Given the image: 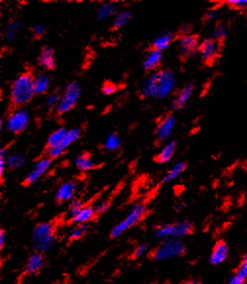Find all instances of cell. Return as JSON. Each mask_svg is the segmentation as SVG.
<instances>
[{
  "label": "cell",
  "instance_id": "obj_1",
  "mask_svg": "<svg viewBox=\"0 0 247 284\" xmlns=\"http://www.w3.org/2000/svg\"><path fill=\"white\" fill-rule=\"evenodd\" d=\"M176 77L170 69L158 70L149 75L141 87V97L143 99L163 100L175 91Z\"/></svg>",
  "mask_w": 247,
  "mask_h": 284
},
{
  "label": "cell",
  "instance_id": "obj_2",
  "mask_svg": "<svg viewBox=\"0 0 247 284\" xmlns=\"http://www.w3.org/2000/svg\"><path fill=\"white\" fill-rule=\"evenodd\" d=\"M35 95V77L31 73L19 75L11 85L10 100L16 107L27 105Z\"/></svg>",
  "mask_w": 247,
  "mask_h": 284
},
{
  "label": "cell",
  "instance_id": "obj_3",
  "mask_svg": "<svg viewBox=\"0 0 247 284\" xmlns=\"http://www.w3.org/2000/svg\"><path fill=\"white\" fill-rule=\"evenodd\" d=\"M192 231V224L187 220H182L176 223L157 225L153 230V234L157 240L162 242L170 239H181L182 237L189 235Z\"/></svg>",
  "mask_w": 247,
  "mask_h": 284
},
{
  "label": "cell",
  "instance_id": "obj_4",
  "mask_svg": "<svg viewBox=\"0 0 247 284\" xmlns=\"http://www.w3.org/2000/svg\"><path fill=\"white\" fill-rule=\"evenodd\" d=\"M32 241L36 252L43 254L51 251L55 244L54 226L50 222L38 223L33 231Z\"/></svg>",
  "mask_w": 247,
  "mask_h": 284
},
{
  "label": "cell",
  "instance_id": "obj_5",
  "mask_svg": "<svg viewBox=\"0 0 247 284\" xmlns=\"http://www.w3.org/2000/svg\"><path fill=\"white\" fill-rule=\"evenodd\" d=\"M146 207L144 204H137L135 205L131 211L128 213L127 216L122 219L120 222H118L110 232V235L112 238H117L121 236L123 233H125L127 230H129L131 227L137 225L141 219L146 214Z\"/></svg>",
  "mask_w": 247,
  "mask_h": 284
},
{
  "label": "cell",
  "instance_id": "obj_6",
  "mask_svg": "<svg viewBox=\"0 0 247 284\" xmlns=\"http://www.w3.org/2000/svg\"><path fill=\"white\" fill-rule=\"evenodd\" d=\"M185 244L181 239H170L162 241L152 252V258L155 261H167L175 259L184 254Z\"/></svg>",
  "mask_w": 247,
  "mask_h": 284
},
{
  "label": "cell",
  "instance_id": "obj_7",
  "mask_svg": "<svg viewBox=\"0 0 247 284\" xmlns=\"http://www.w3.org/2000/svg\"><path fill=\"white\" fill-rule=\"evenodd\" d=\"M30 113L23 107H18L13 110L5 120L6 129L13 134L22 133L29 125Z\"/></svg>",
  "mask_w": 247,
  "mask_h": 284
},
{
  "label": "cell",
  "instance_id": "obj_8",
  "mask_svg": "<svg viewBox=\"0 0 247 284\" xmlns=\"http://www.w3.org/2000/svg\"><path fill=\"white\" fill-rule=\"evenodd\" d=\"M82 95L81 86L77 82L70 83L64 93L62 94L60 103L56 107V110L59 114H65L71 111L77 105L80 97Z\"/></svg>",
  "mask_w": 247,
  "mask_h": 284
},
{
  "label": "cell",
  "instance_id": "obj_9",
  "mask_svg": "<svg viewBox=\"0 0 247 284\" xmlns=\"http://www.w3.org/2000/svg\"><path fill=\"white\" fill-rule=\"evenodd\" d=\"M221 51V41L215 40L211 37L200 41L198 53L205 62H213Z\"/></svg>",
  "mask_w": 247,
  "mask_h": 284
},
{
  "label": "cell",
  "instance_id": "obj_10",
  "mask_svg": "<svg viewBox=\"0 0 247 284\" xmlns=\"http://www.w3.org/2000/svg\"><path fill=\"white\" fill-rule=\"evenodd\" d=\"M200 41L199 38L194 35H186L179 37L178 50L182 58H189L198 51Z\"/></svg>",
  "mask_w": 247,
  "mask_h": 284
},
{
  "label": "cell",
  "instance_id": "obj_11",
  "mask_svg": "<svg viewBox=\"0 0 247 284\" xmlns=\"http://www.w3.org/2000/svg\"><path fill=\"white\" fill-rule=\"evenodd\" d=\"M176 125V117L173 113L167 114L157 125L156 128V139L158 142L167 141Z\"/></svg>",
  "mask_w": 247,
  "mask_h": 284
},
{
  "label": "cell",
  "instance_id": "obj_12",
  "mask_svg": "<svg viewBox=\"0 0 247 284\" xmlns=\"http://www.w3.org/2000/svg\"><path fill=\"white\" fill-rule=\"evenodd\" d=\"M51 161H52V159H50L47 156L40 158L35 163V167L33 168V170H31L29 172V174L27 175V177L25 179V184L26 185L35 184V182L50 168Z\"/></svg>",
  "mask_w": 247,
  "mask_h": 284
},
{
  "label": "cell",
  "instance_id": "obj_13",
  "mask_svg": "<svg viewBox=\"0 0 247 284\" xmlns=\"http://www.w3.org/2000/svg\"><path fill=\"white\" fill-rule=\"evenodd\" d=\"M194 92V85L191 82H188L186 84H184L177 92L176 93V96L174 98L172 107L176 110L181 109L185 107V105L187 104V102L189 101V99L191 98L192 94Z\"/></svg>",
  "mask_w": 247,
  "mask_h": 284
},
{
  "label": "cell",
  "instance_id": "obj_14",
  "mask_svg": "<svg viewBox=\"0 0 247 284\" xmlns=\"http://www.w3.org/2000/svg\"><path fill=\"white\" fill-rule=\"evenodd\" d=\"M38 65L44 70H53L56 67L54 50L50 46H43L38 55Z\"/></svg>",
  "mask_w": 247,
  "mask_h": 284
},
{
  "label": "cell",
  "instance_id": "obj_15",
  "mask_svg": "<svg viewBox=\"0 0 247 284\" xmlns=\"http://www.w3.org/2000/svg\"><path fill=\"white\" fill-rule=\"evenodd\" d=\"M229 253H230V249H229L228 244L224 241H219L212 250L209 261L214 266L221 265L222 263L226 261V259L229 256Z\"/></svg>",
  "mask_w": 247,
  "mask_h": 284
},
{
  "label": "cell",
  "instance_id": "obj_16",
  "mask_svg": "<svg viewBox=\"0 0 247 284\" xmlns=\"http://www.w3.org/2000/svg\"><path fill=\"white\" fill-rule=\"evenodd\" d=\"M162 51L151 48L147 54L145 55L143 62H142V68L145 71H153L156 68H158V66L160 65L161 61H162Z\"/></svg>",
  "mask_w": 247,
  "mask_h": 284
},
{
  "label": "cell",
  "instance_id": "obj_17",
  "mask_svg": "<svg viewBox=\"0 0 247 284\" xmlns=\"http://www.w3.org/2000/svg\"><path fill=\"white\" fill-rule=\"evenodd\" d=\"M77 191V183L74 181H68L61 184L55 193V199L59 202L71 201Z\"/></svg>",
  "mask_w": 247,
  "mask_h": 284
},
{
  "label": "cell",
  "instance_id": "obj_18",
  "mask_svg": "<svg viewBox=\"0 0 247 284\" xmlns=\"http://www.w3.org/2000/svg\"><path fill=\"white\" fill-rule=\"evenodd\" d=\"M43 265H44V258L42 254L36 252L29 257L25 266V272L30 275L35 274L42 269Z\"/></svg>",
  "mask_w": 247,
  "mask_h": 284
},
{
  "label": "cell",
  "instance_id": "obj_19",
  "mask_svg": "<svg viewBox=\"0 0 247 284\" xmlns=\"http://www.w3.org/2000/svg\"><path fill=\"white\" fill-rule=\"evenodd\" d=\"M96 214V212L92 206H84L79 213L71 217V220L76 224H86L90 221Z\"/></svg>",
  "mask_w": 247,
  "mask_h": 284
},
{
  "label": "cell",
  "instance_id": "obj_20",
  "mask_svg": "<svg viewBox=\"0 0 247 284\" xmlns=\"http://www.w3.org/2000/svg\"><path fill=\"white\" fill-rule=\"evenodd\" d=\"M118 13V4L116 2L110 1L105 2L98 8L96 12V19L98 21H103L107 18L113 17Z\"/></svg>",
  "mask_w": 247,
  "mask_h": 284
},
{
  "label": "cell",
  "instance_id": "obj_21",
  "mask_svg": "<svg viewBox=\"0 0 247 284\" xmlns=\"http://www.w3.org/2000/svg\"><path fill=\"white\" fill-rule=\"evenodd\" d=\"M174 37L175 36L172 32H169V31L163 32L162 34H160L159 36H157L154 38V40L152 42V48L163 51L169 47V45L171 44Z\"/></svg>",
  "mask_w": 247,
  "mask_h": 284
},
{
  "label": "cell",
  "instance_id": "obj_22",
  "mask_svg": "<svg viewBox=\"0 0 247 284\" xmlns=\"http://www.w3.org/2000/svg\"><path fill=\"white\" fill-rule=\"evenodd\" d=\"M176 148V141H171V142H167L162 149L160 150V152L157 154L156 156V160L159 163H166L169 162L172 157L175 154Z\"/></svg>",
  "mask_w": 247,
  "mask_h": 284
},
{
  "label": "cell",
  "instance_id": "obj_23",
  "mask_svg": "<svg viewBox=\"0 0 247 284\" xmlns=\"http://www.w3.org/2000/svg\"><path fill=\"white\" fill-rule=\"evenodd\" d=\"M75 165L81 171H88L95 167L94 161L86 152H82L76 156Z\"/></svg>",
  "mask_w": 247,
  "mask_h": 284
},
{
  "label": "cell",
  "instance_id": "obj_24",
  "mask_svg": "<svg viewBox=\"0 0 247 284\" xmlns=\"http://www.w3.org/2000/svg\"><path fill=\"white\" fill-rule=\"evenodd\" d=\"M133 13L130 10H122L119 11L114 17L112 22V28L117 30L125 27L132 19Z\"/></svg>",
  "mask_w": 247,
  "mask_h": 284
},
{
  "label": "cell",
  "instance_id": "obj_25",
  "mask_svg": "<svg viewBox=\"0 0 247 284\" xmlns=\"http://www.w3.org/2000/svg\"><path fill=\"white\" fill-rule=\"evenodd\" d=\"M185 167H186V164L184 162H181V161H178V162H176L173 164V166L167 171V173L165 174V176L162 179V183H169L173 180H175L177 177H179L183 171L185 170Z\"/></svg>",
  "mask_w": 247,
  "mask_h": 284
},
{
  "label": "cell",
  "instance_id": "obj_26",
  "mask_svg": "<svg viewBox=\"0 0 247 284\" xmlns=\"http://www.w3.org/2000/svg\"><path fill=\"white\" fill-rule=\"evenodd\" d=\"M67 131L68 130L64 127H60L58 129H56L55 131H53L47 139V147L59 146L61 144V142H63Z\"/></svg>",
  "mask_w": 247,
  "mask_h": 284
},
{
  "label": "cell",
  "instance_id": "obj_27",
  "mask_svg": "<svg viewBox=\"0 0 247 284\" xmlns=\"http://www.w3.org/2000/svg\"><path fill=\"white\" fill-rule=\"evenodd\" d=\"M50 87V77L46 74H39L35 77V94H44Z\"/></svg>",
  "mask_w": 247,
  "mask_h": 284
},
{
  "label": "cell",
  "instance_id": "obj_28",
  "mask_svg": "<svg viewBox=\"0 0 247 284\" xmlns=\"http://www.w3.org/2000/svg\"><path fill=\"white\" fill-rule=\"evenodd\" d=\"M81 135H82V131L80 128H72L67 131L63 142H61L59 146L63 148L64 150H66L72 143H74L81 138Z\"/></svg>",
  "mask_w": 247,
  "mask_h": 284
},
{
  "label": "cell",
  "instance_id": "obj_29",
  "mask_svg": "<svg viewBox=\"0 0 247 284\" xmlns=\"http://www.w3.org/2000/svg\"><path fill=\"white\" fill-rule=\"evenodd\" d=\"M20 30V23L18 21H11L9 22L3 30V36L4 38L8 41L14 39L18 35Z\"/></svg>",
  "mask_w": 247,
  "mask_h": 284
},
{
  "label": "cell",
  "instance_id": "obj_30",
  "mask_svg": "<svg viewBox=\"0 0 247 284\" xmlns=\"http://www.w3.org/2000/svg\"><path fill=\"white\" fill-rule=\"evenodd\" d=\"M26 161V156L21 152L9 154L7 157V166L13 169L20 168Z\"/></svg>",
  "mask_w": 247,
  "mask_h": 284
},
{
  "label": "cell",
  "instance_id": "obj_31",
  "mask_svg": "<svg viewBox=\"0 0 247 284\" xmlns=\"http://www.w3.org/2000/svg\"><path fill=\"white\" fill-rule=\"evenodd\" d=\"M228 33H229L228 26L225 23H218L212 30L210 37L215 40L221 41L227 36Z\"/></svg>",
  "mask_w": 247,
  "mask_h": 284
},
{
  "label": "cell",
  "instance_id": "obj_32",
  "mask_svg": "<svg viewBox=\"0 0 247 284\" xmlns=\"http://www.w3.org/2000/svg\"><path fill=\"white\" fill-rule=\"evenodd\" d=\"M121 144H122L121 138L117 134L112 133L107 137L105 140L104 148H106L107 150H115V149L120 148Z\"/></svg>",
  "mask_w": 247,
  "mask_h": 284
},
{
  "label": "cell",
  "instance_id": "obj_33",
  "mask_svg": "<svg viewBox=\"0 0 247 284\" xmlns=\"http://www.w3.org/2000/svg\"><path fill=\"white\" fill-rule=\"evenodd\" d=\"M87 231L86 224H76V226L71 230L70 238L72 240H79L84 236Z\"/></svg>",
  "mask_w": 247,
  "mask_h": 284
},
{
  "label": "cell",
  "instance_id": "obj_34",
  "mask_svg": "<svg viewBox=\"0 0 247 284\" xmlns=\"http://www.w3.org/2000/svg\"><path fill=\"white\" fill-rule=\"evenodd\" d=\"M62 94H63V93H61L60 90H55V91H53L52 93H50V94L47 96V98H46V105H47V107H57L58 104L60 103Z\"/></svg>",
  "mask_w": 247,
  "mask_h": 284
},
{
  "label": "cell",
  "instance_id": "obj_35",
  "mask_svg": "<svg viewBox=\"0 0 247 284\" xmlns=\"http://www.w3.org/2000/svg\"><path fill=\"white\" fill-rule=\"evenodd\" d=\"M9 153V148L8 147H3L0 150V175L3 179L4 173H5V167L7 165V157Z\"/></svg>",
  "mask_w": 247,
  "mask_h": 284
},
{
  "label": "cell",
  "instance_id": "obj_36",
  "mask_svg": "<svg viewBox=\"0 0 247 284\" xmlns=\"http://www.w3.org/2000/svg\"><path fill=\"white\" fill-rule=\"evenodd\" d=\"M84 206H85L84 203H83L82 200H80V199L72 200L70 207H69V213H70L71 217L79 213Z\"/></svg>",
  "mask_w": 247,
  "mask_h": 284
},
{
  "label": "cell",
  "instance_id": "obj_37",
  "mask_svg": "<svg viewBox=\"0 0 247 284\" xmlns=\"http://www.w3.org/2000/svg\"><path fill=\"white\" fill-rule=\"evenodd\" d=\"M65 150L61 148L60 146H55V147H47L46 149V156L49 157L50 159H55L61 156Z\"/></svg>",
  "mask_w": 247,
  "mask_h": 284
},
{
  "label": "cell",
  "instance_id": "obj_38",
  "mask_svg": "<svg viewBox=\"0 0 247 284\" xmlns=\"http://www.w3.org/2000/svg\"><path fill=\"white\" fill-rule=\"evenodd\" d=\"M238 278H240L241 280H243L244 282H246L247 280V261L243 259V262L241 263V265L239 266L237 273L235 274Z\"/></svg>",
  "mask_w": 247,
  "mask_h": 284
},
{
  "label": "cell",
  "instance_id": "obj_39",
  "mask_svg": "<svg viewBox=\"0 0 247 284\" xmlns=\"http://www.w3.org/2000/svg\"><path fill=\"white\" fill-rule=\"evenodd\" d=\"M228 4L237 10L244 12L247 11V0H231L228 2Z\"/></svg>",
  "mask_w": 247,
  "mask_h": 284
},
{
  "label": "cell",
  "instance_id": "obj_40",
  "mask_svg": "<svg viewBox=\"0 0 247 284\" xmlns=\"http://www.w3.org/2000/svg\"><path fill=\"white\" fill-rule=\"evenodd\" d=\"M219 17H220L219 11L216 10V9H211V10H209L205 14L204 19H205V21L207 23H215V22H217L219 20Z\"/></svg>",
  "mask_w": 247,
  "mask_h": 284
},
{
  "label": "cell",
  "instance_id": "obj_41",
  "mask_svg": "<svg viewBox=\"0 0 247 284\" xmlns=\"http://www.w3.org/2000/svg\"><path fill=\"white\" fill-rule=\"evenodd\" d=\"M147 250H148L147 244H146V243H141V244H139V245L136 247V249L134 250L133 256H134V258H136V259L141 258V257H143V256L146 254Z\"/></svg>",
  "mask_w": 247,
  "mask_h": 284
},
{
  "label": "cell",
  "instance_id": "obj_42",
  "mask_svg": "<svg viewBox=\"0 0 247 284\" xmlns=\"http://www.w3.org/2000/svg\"><path fill=\"white\" fill-rule=\"evenodd\" d=\"M32 32L35 37H41L46 33V27L43 24H37L33 27Z\"/></svg>",
  "mask_w": 247,
  "mask_h": 284
},
{
  "label": "cell",
  "instance_id": "obj_43",
  "mask_svg": "<svg viewBox=\"0 0 247 284\" xmlns=\"http://www.w3.org/2000/svg\"><path fill=\"white\" fill-rule=\"evenodd\" d=\"M93 208H94L96 213H105L106 211L108 210V208H109V204L105 201H99V202H97L93 206Z\"/></svg>",
  "mask_w": 247,
  "mask_h": 284
},
{
  "label": "cell",
  "instance_id": "obj_44",
  "mask_svg": "<svg viewBox=\"0 0 247 284\" xmlns=\"http://www.w3.org/2000/svg\"><path fill=\"white\" fill-rule=\"evenodd\" d=\"M117 91V87L112 83H106L102 87V93L106 96H110Z\"/></svg>",
  "mask_w": 247,
  "mask_h": 284
},
{
  "label": "cell",
  "instance_id": "obj_45",
  "mask_svg": "<svg viewBox=\"0 0 247 284\" xmlns=\"http://www.w3.org/2000/svg\"><path fill=\"white\" fill-rule=\"evenodd\" d=\"M246 282H244L243 280H241L240 278H238L236 275L233 276L230 280H229V283L228 284H245Z\"/></svg>",
  "mask_w": 247,
  "mask_h": 284
},
{
  "label": "cell",
  "instance_id": "obj_46",
  "mask_svg": "<svg viewBox=\"0 0 247 284\" xmlns=\"http://www.w3.org/2000/svg\"><path fill=\"white\" fill-rule=\"evenodd\" d=\"M189 32H190V28L187 25H182L179 29V34L181 35V36L189 35Z\"/></svg>",
  "mask_w": 247,
  "mask_h": 284
},
{
  "label": "cell",
  "instance_id": "obj_47",
  "mask_svg": "<svg viewBox=\"0 0 247 284\" xmlns=\"http://www.w3.org/2000/svg\"><path fill=\"white\" fill-rule=\"evenodd\" d=\"M5 240H6V234H5V231L2 229L0 231V246H1V248L4 247Z\"/></svg>",
  "mask_w": 247,
  "mask_h": 284
},
{
  "label": "cell",
  "instance_id": "obj_48",
  "mask_svg": "<svg viewBox=\"0 0 247 284\" xmlns=\"http://www.w3.org/2000/svg\"><path fill=\"white\" fill-rule=\"evenodd\" d=\"M182 284H202L200 282L198 281H195V280H191V281H187L185 283H183Z\"/></svg>",
  "mask_w": 247,
  "mask_h": 284
},
{
  "label": "cell",
  "instance_id": "obj_49",
  "mask_svg": "<svg viewBox=\"0 0 247 284\" xmlns=\"http://www.w3.org/2000/svg\"><path fill=\"white\" fill-rule=\"evenodd\" d=\"M177 206H178V207H177L178 210H182V209L184 208V204H178Z\"/></svg>",
  "mask_w": 247,
  "mask_h": 284
}]
</instances>
